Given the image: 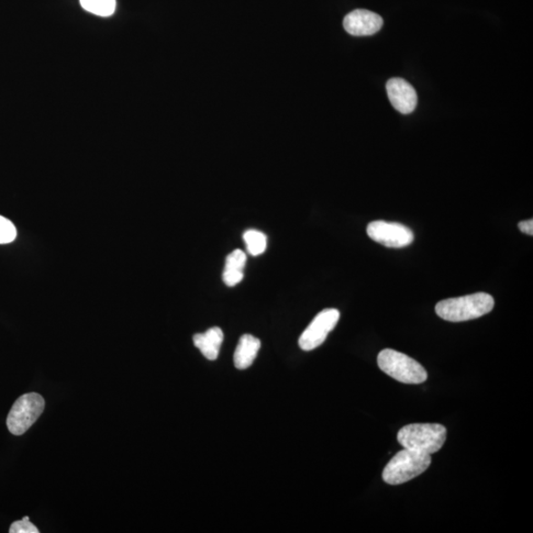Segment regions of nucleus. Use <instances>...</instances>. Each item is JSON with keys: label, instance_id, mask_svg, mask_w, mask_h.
<instances>
[{"label": "nucleus", "instance_id": "nucleus-1", "mask_svg": "<svg viewBox=\"0 0 533 533\" xmlns=\"http://www.w3.org/2000/svg\"><path fill=\"white\" fill-rule=\"evenodd\" d=\"M494 305L492 296L486 293H477L444 299L436 305V313L443 320L462 322L480 318L491 313Z\"/></svg>", "mask_w": 533, "mask_h": 533}, {"label": "nucleus", "instance_id": "nucleus-2", "mask_svg": "<svg viewBox=\"0 0 533 533\" xmlns=\"http://www.w3.org/2000/svg\"><path fill=\"white\" fill-rule=\"evenodd\" d=\"M447 440V429L439 424H412L398 431L397 441L403 449L422 453L438 452Z\"/></svg>", "mask_w": 533, "mask_h": 533}, {"label": "nucleus", "instance_id": "nucleus-3", "mask_svg": "<svg viewBox=\"0 0 533 533\" xmlns=\"http://www.w3.org/2000/svg\"><path fill=\"white\" fill-rule=\"evenodd\" d=\"M431 463V454L403 449L385 466L383 481L391 485L406 483L424 473Z\"/></svg>", "mask_w": 533, "mask_h": 533}, {"label": "nucleus", "instance_id": "nucleus-4", "mask_svg": "<svg viewBox=\"0 0 533 533\" xmlns=\"http://www.w3.org/2000/svg\"><path fill=\"white\" fill-rule=\"evenodd\" d=\"M377 364L383 373L402 383L420 384L428 379L423 365L407 354L392 349H385L379 354Z\"/></svg>", "mask_w": 533, "mask_h": 533}, {"label": "nucleus", "instance_id": "nucleus-5", "mask_svg": "<svg viewBox=\"0 0 533 533\" xmlns=\"http://www.w3.org/2000/svg\"><path fill=\"white\" fill-rule=\"evenodd\" d=\"M44 400L38 393L20 396L11 408L6 425L15 436L24 435L44 412Z\"/></svg>", "mask_w": 533, "mask_h": 533}, {"label": "nucleus", "instance_id": "nucleus-6", "mask_svg": "<svg viewBox=\"0 0 533 533\" xmlns=\"http://www.w3.org/2000/svg\"><path fill=\"white\" fill-rule=\"evenodd\" d=\"M366 232L373 241L390 248H403L414 240L413 231L397 222L373 221Z\"/></svg>", "mask_w": 533, "mask_h": 533}, {"label": "nucleus", "instance_id": "nucleus-7", "mask_svg": "<svg viewBox=\"0 0 533 533\" xmlns=\"http://www.w3.org/2000/svg\"><path fill=\"white\" fill-rule=\"evenodd\" d=\"M339 319L338 309L327 308L321 311L299 338V347L304 351L318 348L325 342L329 333L336 327Z\"/></svg>", "mask_w": 533, "mask_h": 533}, {"label": "nucleus", "instance_id": "nucleus-8", "mask_svg": "<svg viewBox=\"0 0 533 533\" xmlns=\"http://www.w3.org/2000/svg\"><path fill=\"white\" fill-rule=\"evenodd\" d=\"M343 25L352 36H372L382 29L383 20L370 10L357 9L344 19Z\"/></svg>", "mask_w": 533, "mask_h": 533}, {"label": "nucleus", "instance_id": "nucleus-9", "mask_svg": "<svg viewBox=\"0 0 533 533\" xmlns=\"http://www.w3.org/2000/svg\"><path fill=\"white\" fill-rule=\"evenodd\" d=\"M386 92L391 103L398 112L412 113L418 103L415 88L402 79H392L386 83Z\"/></svg>", "mask_w": 533, "mask_h": 533}, {"label": "nucleus", "instance_id": "nucleus-10", "mask_svg": "<svg viewBox=\"0 0 533 533\" xmlns=\"http://www.w3.org/2000/svg\"><path fill=\"white\" fill-rule=\"evenodd\" d=\"M260 348L261 342L258 338L249 334L243 335L233 357L236 368L241 371L248 369L257 359Z\"/></svg>", "mask_w": 533, "mask_h": 533}, {"label": "nucleus", "instance_id": "nucleus-11", "mask_svg": "<svg viewBox=\"0 0 533 533\" xmlns=\"http://www.w3.org/2000/svg\"><path fill=\"white\" fill-rule=\"evenodd\" d=\"M193 340L195 346L208 360L215 361L218 357L221 344L224 342V333L220 328L214 327L202 334H196Z\"/></svg>", "mask_w": 533, "mask_h": 533}, {"label": "nucleus", "instance_id": "nucleus-12", "mask_svg": "<svg viewBox=\"0 0 533 533\" xmlns=\"http://www.w3.org/2000/svg\"><path fill=\"white\" fill-rule=\"evenodd\" d=\"M247 254L242 250L232 251L226 260L222 280L228 286H235L243 280V270L247 264Z\"/></svg>", "mask_w": 533, "mask_h": 533}, {"label": "nucleus", "instance_id": "nucleus-13", "mask_svg": "<svg viewBox=\"0 0 533 533\" xmlns=\"http://www.w3.org/2000/svg\"><path fill=\"white\" fill-rule=\"evenodd\" d=\"M83 9L102 17L113 15L116 10V0H81Z\"/></svg>", "mask_w": 533, "mask_h": 533}, {"label": "nucleus", "instance_id": "nucleus-14", "mask_svg": "<svg viewBox=\"0 0 533 533\" xmlns=\"http://www.w3.org/2000/svg\"><path fill=\"white\" fill-rule=\"evenodd\" d=\"M244 241L252 257H259L266 248V237L259 230L250 229L244 233Z\"/></svg>", "mask_w": 533, "mask_h": 533}, {"label": "nucleus", "instance_id": "nucleus-15", "mask_svg": "<svg viewBox=\"0 0 533 533\" xmlns=\"http://www.w3.org/2000/svg\"><path fill=\"white\" fill-rule=\"evenodd\" d=\"M17 237V229L13 221L0 216V244L14 242Z\"/></svg>", "mask_w": 533, "mask_h": 533}, {"label": "nucleus", "instance_id": "nucleus-16", "mask_svg": "<svg viewBox=\"0 0 533 533\" xmlns=\"http://www.w3.org/2000/svg\"><path fill=\"white\" fill-rule=\"evenodd\" d=\"M30 518L24 517L21 520L15 521L9 528L10 533H39V529L30 523Z\"/></svg>", "mask_w": 533, "mask_h": 533}, {"label": "nucleus", "instance_id": "nucleus-17", "mask_svg": "<svg viewBox=\"0 0 533 533\" xmlns=\"http://www.w3.org/2000/svg\"><path fill=\"white\" fill-rule=\"evenodd\" d=\"M518 228L521 232L526 233V235L532 237L533 235V220L528 219L524 221H520L518 224Z\"/></svg>", "mask_w": 533, "mask_h": 533}]
</instances>
